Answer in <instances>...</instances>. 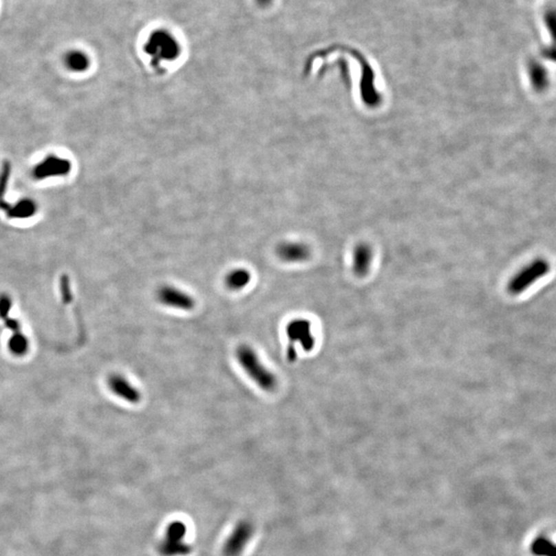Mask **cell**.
Returning <instances> with one entry per match:
<instances>
[{"mask_svg":"<svg viewBox=\"0 0 556 556\" xmlns=\"http://www.w3.org/2000/svg\"><path fill=\"white\" fill-rule=\"evenodd\" d=\"M235 356L238 364L246 374L254 381L255 385L268 393L277 389L278 385L277 376L261 362L260 356L252 346L246 344L240 345L236 350Z\"/></svg>","mask_w":556,"mask_h":556,"instance_id":"6da1fadb","label":"cell"},{"mask_svg":"<svg viewBox=\"0 0 556 556\" xmlns=\"http://www.w3.org/2000/svg\"><path fill=\"white\" fill-rule=\"evenodd\" d=\"M250 281H252V273L244 268L233 269L225 277L226 286L233 292L244 290Z\"/></svg>","mask_w":556,"mask_h":556,"instance_id":"4fadbf2b","label":"cell"},{"mask_svg":"<svg viewBox=\"0 0 556 556\" xmlns=\"http://www.w3.org/2000/svg\"><path fill=\"white\" fill-rule=\"evenodd\" d=\"M12 307V299L10 295L6 292L0 294V319H3L10 317V310Z\"/></svg>","mask_w":556,"mask_h":556,"instance_id":"ac0fdd59","label":"cell"},{"mask_svg":"<svg viewBox=\"0 0 556 556\" xmlns=\"http://www.w3.org/2000/svg\"><path fill=\"white\" fill-rule=\"evenodd\" d=\"M107 387L116 397L129 404H138L142 398L138 387L119 373L111 374L107 378Z\"/></svg>","mask_w":556,"mask_h":556,"instance_id":"ba28073f","label":"cell"},{"mask_svg":"<svg viewBox=\"0 0 556 556\" xmlns=\"http://www.w3.org/2000/svg\"><path fill=\"white\" fill-rule=\"evenodd\" d=\"M37 205L31 199H22L16 204H10L6 215L10 219H29L36 213Z\"/></svg>","mask_w":556,"mask_h":556,"instance_id":"9a60e30c","label":"cell"},{"mask_svg":"<svg viewBox=\"0 0 556 556\" xmlns=\"http://www.w3.org/2000/svg\"><path fill=\"white\" fill-rule=\"evenodd\" d=\"M544 24L550 35L551 45H556V8L545 12Z\"/></svg>","mask_w":556,"mask_h":556,"instance_id":"e0dca14e","label":"cell"},{"mask_svg":"<svg viewBox=\"0 0 556 556\" xmlns=\"http://www.w3.org/2000/svg\"><path fill=\"white\" fill-rule=\"evenodd\" d=\"M277 255L282 262L295 264L308 260L310 250L302 242H286L278 244Z\"/></svg>","mask_w":556,"mask_h":556,"instance_id":"9c48e42d","label":"cell"},{"mask_svg":"<svg viewBox=\"0 0 556 556\" xmlns=\"http://www.w3.org/2000/svg\"><path fill=\"white\" fill-rule=\"evenodd\" d=\"M254 528L248 522H240L234 528L229 538L224 545V555L240 556L244 553L246 544L252 538Z\"/></svg>","mask_w":556,"mask_h":556,"instance_id":"52a82bcc","label":"cell"},{"mask_svg":"<svg viewBox=\"0 0 556 556\" xmlns=\"http://www.w3.org/2000/svg\"><path fill=\"white\" fill-rule=\"evenodd\" d=\"M10 172H12V168H10V162H4L3 166H2L1 172H0V209L4 213H8V209H10V204L8 202H6V192H8V182H10Z\"/></svg>","mask_w":556,"mask_h":556,"instance_id":"2e32d148","label":"cell"},{"mask_svg":"<svg viewBox=\"0 0 556 556\" xmlns=\"http://www.w3.org/2000/svg\"><path fill=\"white\" fill-rule=\"evenodd\" d=\"M549 270H550V264L544 259H537V260L533 261L531 264L524 267L510 280L508 284V292L511 295L522 294L537 280L545 277Z\"/></svg>","mask_w":556,"mask_h":556,"instance_id":"3957f363","label":"cell"},{"mask_svg":"<svg viewBox=\"0 0 556 556\" xmlns=\"http://www.w3.org/2000/svg\"><path fill=\"white\" fill-rule=\"evenodd\" d=\"M8 350L14 358L22 359L28 354L30 350V341L23 331L10 334L8 339Z\"/></svg>","mask_w":556,"mask_h":556,"instance_id":"7c38bea8","label":"cell"},{"mask_svg":"<svg viewBox=\"0 0 556 556\" xmlns=\"http://www.w3.org/2000/svg\"><path fill=\"white\" fill-rule=\"evenodd\" d=\"M542 56L545 59L556 63V45H549L542 50Z\"/></svg>","mask_w":556,"mask_h":556,"instance_id":"d6986e66","label":"cell"},{"mask_svg":"<svg viewBox=\"0 0 556 556\" xmlns=\"http://www.w3.org/2000/svg\"><path fill=\"white\" fill-rule=\"evenodd\" d=\"M528 74L533 89L542 93L549 87V74L547 68L537 60H531L528 63Z\"/></svg>","mask_w":556,"mask_h":556,"instance_id":"8fae6325","label":"cell"},{"mask_svg":"<svg viewBox=\"0 0 556 556\" xmlns=\"http://www.w3.org/2000/svg\"><path fill=\"white\" fill-rule=\"evenodd\" d=\"M160 304L176 310L190 311L196 306V301L188 292L172 286H163L157 290Z\"/></svg>","mask_w":556,"mask_h":556,"instance_id":"5b68a950","label":"cell"},{"mask_svg":"<svg viewBox=\"0 0 556 556\" xmlns=\"http://www.w3.org/2000/svg\"><path fill=\"white\" fill-rule=\"evenodd\" d=\"M286 336L290 340V346L286 352V358L290 363L296 362L298 358L295 344H299L304 352H311L315 346V338L311 330L310 321L304 319H296L290 321L286 328Z\"/></svg>","mask_w":556,"mask_h":556,"instance_id":"7a4b0ae2","label":"cell"},{"mask_svg":"<svg viewBox=\"0 0 556 556\" xmlns=\"http://www.w3.org/2000/svg\"><path fill=\"white\" fill-rule=\"evenodd\" d=\"M373 252L370 246L366 244H361L356 246L352 255V270L359 277H364L368 275L372 264Z\"/></svg>","mask_w":556,"mask_h":556,"instance_id":"30bf717a","label":"cell"},{"mask_svg":"<svg viewBox=\"0 0 556 556\" xmlns=\"http://www.w3.org/2000/svg\"><path fill=\"white\" fill-rule=\"evenodd\" d=\"M186 528L184 522H171L166 530L165 537L159 546V551L163 556H186L192 553L191 545L184 542Z\"/></svg>","mask_w":556,"mask_h":556,"instance_id":"277c9868","label":"cell"},{"mask_svg":"<svg viewBox=\"0 0 556 556\" xmlns=\"http://www.w3.org/2000/svg\"><path fill=\"white\" fill-rule=\"evenodd\" d=\"M66 67L74 72H84L90 67V58L85 52L80 50H72L64 57Z\"/></svg>","mask_w":556,"mask_h":556,"instance_id":"5bb4252c","label":"cell"},{"mask_svg":"<svg viewBox=\"0 0 556 556\" xmlns=\"http://www.w3.org/2000/svg\"><path fill=\"white\" fill-rule=\"evenodd\" d=\"M72 171L70 160L57 156H47L33 168L32 175L35 180H47L54 176H64Z\"/></svg>","mask_w":556,"mask_h":556,"instance_id":"8992f818","label":"cell"}]
</instances>
